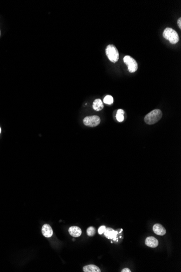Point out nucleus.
Segmentation results:
<instances>
[{
  "instance_id": "f257e3e1",
  "label": "nucleus",
  "mask_w": 181,
  "mask_h": 272,
  "mask_svg": "<svg viewBox=\"0 0 181 272\" xmlns=\"http://www.w3.org/2000/svg\"><path fill=\"white\" fill-rule=\"evenodd\" d=\"M162 115H163L162 112L159 109L152 110L151 112H150L145 116L144 117V121L146 123L149 125L154 124L156 123L157 122H158L161 119Z\"/></svg>"
},
{
  "instance_id": "f03ea898",
  "label": "nucleus",
  "mask_w": 181,
  "mask_h": 272,
  "mask_svg": "<svg viewBox=\"0 0 181 272\" xmlns=\"http://www.w3.org/2000/svg\"><path fill=\"white\" fill-rule=\"evenodd\" d=\"M163 36L172 44H176L179 41V34L171 28H165L163 31Z\"/></svg>"
},
{
  "instance_id": "7ed1b4c3",
  "label": "nucleus",
  "mask_w": 181,
  "mask_h": 272,
  "mask_svg": "<svg viewBox=\"0 0 181 272\" xmlns=\"http://www.w3.org/2000/svg\"><path fill=\"white\" fill-rule=\"evenodd\" d=\"M105 52L107 58L111 62L115 63L119 59V52L117 48L113 45H109L107 46Z\"/></svg>"
},
{
  "instance_id": "20e7f679",
  "label": "nucleus",
  "mask_w": 181,
  "mask_h": 272,
  "mask_svg": "<svg viewBox=\"0 0 181 272\" xmlns=\"http://www.w3.org/2000/svg\"><path fill=\"white\" fill-rule=\"evenodd\" d=\"M125 64L128 66V70L130 73L136 72L138 69V64L136 60L130 56H126L123 59Z\"/></svg>"
},
{
  "instance_id": "39448f33",
  "label": "nucleus",
  "mask_w": 181,
  "mask_h": 272,
  "mask_svg": "<svg viewBox=\"0 0 181 272\" xmlns=\"http://www.w3.org/2000/svg\"><path fill=\"white\" fill-rule=\"evenodd\" d=\"M83 122L85 126L90 127H95L99 124L100 123V119L97 115L90 116L85 117Z\"/></svg>"
},
{
  "instance_id": "423d86ee",
  "label": "nucleus",
  "mask_w": 181,
  "mask_h": 272,
  "mask_svg": "<svg viewBox=\"0 0 181 272\" xmlns=\"http://www.w3.org/2000/svg\"><path fill=\"white\" fill-rule=\"evenodd\" d=\"M104 235L108 239H113L114 240H116V237L118 234L117 232L112 229L111 228H106V229L104 232Z\"/></svg>"
},
{
  "instance_id": "0eeeda50",
  "label": "nucleus",
  "mask_w": 181,
  "mask_h": 272,
  "mask_svg": "<svg viewBox=\"0 0 181 272\" xmlns=\"http://www.w3.org/2000/svg\"><path fill=\"white\" fill-rule=\"evenodd\" d=\"M42 234L46 237H50L53 234L52 228L48 224H46L42 228Z\"/></svg>"
},
{
  "instance_id": "6e6552de",
  "label": "nucleus",
  "mask_w": 181,
  "mask_h": 272,
  "mask_svg": "<svg viewBox=\"0 0 181 272\" xmlns=\"http://www.w3.org/2000/svg\"><path fill=\"white\" fill-rule=\"evenodd\" d=\"M145 245L149 247L156 248L159 245V241L153 236H150L146 238Z\"/></svg>"
},
{
  "instance_id": "1a4fd4ad",
  "label": "nucleus",
  "mask_w": 181,
  "mask_h": 272,
  "mask_svg": "<svg viewBox=\"0 0 181 272\" xmlns=\"http://www.w3.org/2000/svg\"><path fill=\"white\" fill-rule=\"evenodd\" d=\"M153 231L155 234L159 236H163L166 234V230L160 224H155L153 227Z\"/></svg>"
},
{
  "instance_id": "9d476101",
  "label": "nucleus",
  "mask_w": 181,
  "mask_h": 272,
  "mask_svg": "<svg viewBox=\"0 0 181 272\" xmlns=\"http://www.w3.org/2000/svg\"><path fill=\"white\" fill-rule=\"evenodd\" d=\"M68 232L71 236L75 237H79L82 235V233L81 229L78 227H76V226H73V227L70 228L68 229Z\"/></svg>"
},
{
  "instance_id": "9b49d317",
  "label": "nucleus",
  "mask_w": 181,
  "mask_h": 272,
  "mask_svg": "<svg viewBox=\"0 0 181 272\" xmlns=\"http://www.w3.org/2000/svg\"><path fill=\"white\" fill-rule=\"evenodd\" d=\"M84 272H100L101 270L99 268L94 265H90L84 266L83 268Z\"/></svg>"
},
{
  "instance_id": "f8f14e48",
  "label": "nucleus",
  "mask_w": 181,
  "mask_h": 272,
  "mask_svg": "<svg viewBox=\"0 0 181 272\" xmlns=\"http://www.w3.org/2000/svg\"><path fill=\"white\" fill-rule=\"evenodd\" d=\"M93 108L95 111H100L104 108V104L100 99H95L93 102Z\"/></svg>"
},
{
  "instance_id": "ddd939ff",
  "label": "nucleus",
  "mask_w": 181,
  "mask_h": 272,
  "mask_svg": "<svg viewBox=\"0 0 181 272\" xmlns=\"http://www.w3.org/2000/svg\"><path fill=\"white\" fill-rule=\"evenodd\" d=\"M125 112L123 109H118L117 112V115H116V119H117V121L119 122H123L124 119Z\"/></svg>"
},
{
  "instance_id": "4468645a",
  "label": "nucleus",
  "mask_w": 181,
  "mask_h": 272,
  "mask_svg": "<svg viewBox=\"0 0 181 272\" xmlns=\"http://www.w3.org/2000/svg\"><path fill=\"white\" fill-rule=\"evenodd\" d=\"M104 103L109 104V105H111L113 103V98L111 95H107V96H105L104 99Z\"/></svg>"
},
{
  "instance_id": "2eb2a0df",
  "label": "nucleus",
  "mask_w": 181,
  "mask_h": 272,
  "mask_svg": "<svg viewBox=\"0 0 181 272\" xmlns=\"http://www.w3.org/2000/svg\"><path fill=\"white\" fill-rule=\"evenodd\" d=\"M87 234L89 236H93L95 235V229L93 227H90L87 229Z\"/></svg>"
},
{
  "instance_id": "dca6fc26",
  "label": "nucleus",
  "mask_w": 181,
  "mask_h": 272,
  "mask_svg": "<svg viewBox=\"0 0 181 272\" xmlns=\"http://www.w3.org/2000/svg\"><path fill=\"white\" fill-rule=\"evenodd\" d=\"M105 229H106V227L104 226V225H103V226L100 227L98 229V233L100 235H102V234L104 233V232H105Z\"/></svg>"
},
{
  "instance_id": "f3484780",
  "label": "nucleus",
  "mask_w": 181,
  "mask_h": 272,
  "mask_svg": "<svg viewBox=\"0 0 181 272\" xmlns=\"http://www.w3.org/2000/svg\"><path fill=\"white\" fill-rule=\"evenodd\" d=\"M177 24L179 25V28L181 29V18H179L178 19V20H177Z\"/></svg>"
},
{
  "instance_id": "a211bd4d",
  "label": "nucleus",
  "mask_w": 181,
  "mask_h": 272,
  "mask_svg": "<svg viewBox=\"0 0 181 272\" xmlns=\"http://www.w3.org/2000/svg\"><path fill=\"white\" fill-rule=\"evenodd\" d=\"M122 272H131V271L130 270V269L129 268H124L123 270H122Z\"/></svg>"
},
{
  "instance_id": "6ab92c4d",
  "label": "nucleus",
  "mask_w": 181,
  "mask_h": 272,
  "mask_svg": "<svg viewBox=\"0 0 181 272\" xmlns=\"http://www.w3.org/2000/svg\"><path fill=\"white\" fill-rule=\"evenodd\" d=\"M1 129L0 128V133H1Z\"/></svg>"
},
{
  "instance_id": "aec40b11",
  "label": "nucleus",
  "mask_w": 181,
  "mask_h": 272,
  "mask_svg": "<svg viewBox=\"0 0 181 272\" xmlns=\"http://www.w3.org/2000/svg\"><path fill=\"white\" fill-rule=\"evenodd\" d=\"M0 36H1V31H0Z\"/></svg>"
}]
</instances>
